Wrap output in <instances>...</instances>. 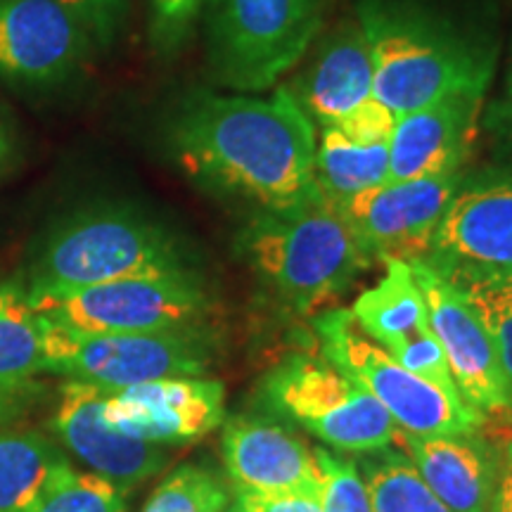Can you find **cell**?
I'll list each match as a JSON object with an SVG mask.
<instances>
[{
    "mask_svg": "<svg viewBox=\"0 0 512 512\" xmlns=\"http://www.w3.org/2000/svg\"><path fill=\"white\" fill-rule=\"evenodd\" d=\"M169 147L192 181L259 211L323 200L313 176L316 128L287 88L271 98L192 93L171 121Z\"/></svg>",
    "mask_w": 512,
    "mask_h": 512,
    "instance_id": "1",
    "label": "cell"
},
{
    "mask_svg": "<svg viewBox=\"0 0 512 512\" xmlns=\"http://www.w3.org/2000/svg\"><path fill=\"white\" fill-rule=\"evenodd\" d=\"M361 29L373 60V98L394 117L460 88H489L494 50L448 24L380 0H363Z\"/></svg>",
    "mask_w": 512,
    "mask_h": 512,
    "instance_id": "2",
    "label": "cell"
},
{
    "mask_svg": "<svg viewBox=\"0 0 512 512\" xmlns=\"http://www.w3.org/2000/svg\"><path fill=\"white\" fill-rule=\"evenodd\" d=\"M256 278L297 313L349 290L370 259L325 200L283 211H259L240 235Z\"/></svg>",
    "mask_w": 512,
    "mask_h": 512,
    "instance_id": "3",
    "label": "cell"
},
{
    "mask_svg": "<svg viewBox=\"0 0 512 512\" xmlns=\"http://www.w3.org/2000/svg\"><path fill=\"white\" fill-rule=\"evenodd\" d=\"M195 273L164 226L131 209H91L60 223L29 268L27 292Z\"/></svg>",
    "mask_w": 512,
    "mask_h": 512,
    "instance_id": "4",
    "label": "cell"
},
{
    "mask_svg": "<svg viewBox=\"0 0 512 512\" xmlns=\"http://www.w3.org/2000/svg\"><path fill=\"white\" fill-rule=\"evenodd\" d=\"M214 76L261 93L292 72L323 24L325 0H207Z\"/></svg>",
    "mask_w": 512,
    "mask_h": 512,
    "instance_id": "5",
    "label": "cell"
},
{
    "mask_svg": "<svg viewBox=\"0 0 512 512\" xmlns=\"http://www.w3.org/2000/svg\"><path fill=\"white\" fill-rule=\"evenodd\" d=\"M313 330L323 358L366 387L401 432L420 434H472L482 427L484 413L463 396L446 394L432 382L413 375L387 349L373 342L356 325L347 309L318 313Z\"/></svg>",
    "mask_w": 512,
    "mask_h": 512,
    "instance_id": "6",
    "label": "cell"
},
{
    "mask_svg": "<svg viewBox=\"0 0 512 512\" xmlns=\"http://www.w3.org/2000/svg\"><path fill=\"white\" fill-rule=\"evenodd\" d=\"M48 323L86 335L197 330L209 297L195 273L126 278L64 292H27Z\"/></svg>",
    "mask_w": 512,
    "mask_h": 512,
    "instance_id": "7",
    "label": "cell"
},
{
    "mask_svg": "<svg viewBox=\"0 0 512 512\" xmlns=\"http://www.w3.org/2000/svg\"><path fill=\"white\" fill-rule=\"evenodd\" d=\"M264 401L313 437L344 453L396 444L399 427L384 406L330 361L292 356L264 380Z\"/></svg>",
    "mask_w": 512,
    "mask_h": 512,
    "instance_id": "8",
    "label": "cell"
},
{
    "mask_svg": "<svg viewBox=\"0 0 512 512\" xmlns=\"http://www.w3.org/2000/svg\"><path fill=\"white\" fill-rule=\"evenodd\" d=\"M209 358L200 330L86 335L43 318V373L102 389H124L166 377H202Z\"/></svg>",
    "mask_w": 512,
    "mask_h": 512,
    "instance_id": "9",
    "label": "cell"
},
{
    "mask_svg": "<svg viewBox=\"0 0 512 512\" xmlns=\"http://www.w3.org/2000/svg\"><path fill=\"white\" fill-rule=\"evenodd\" d=\"M422 261L453 287L512 283V171L463 176Z\"/></svg>",
    "mask_w": 512,
    "mask_h": 512,
    "instance_id": "10",
    "label": "cell"
},
{
    "mask_svg": "<svg viewBox=\"0 0 512 512\" xmlns=\"http://www.w3.org/2000/svg\"><path fill=\"white\" fill-rule=\"evenodd\" d=\"M465 171L382 183L330 204L373 259H422Z\"/></svg>",
    "mask_w": 512,
    "mask_h": 512,
    "instance_id": "11",
    "label": "cell"
},
{
    "mask_svg": "<svg viewBox=\"0 0 512 512\" xmlns=\"http://www.w3.org/2000/svg\"><path fill=\"white\" fill-rule=\"evenodd\" d=\"M93 38L57 0H0V81L60 86L79 72Z\"/></svg>",
    "mask_w": 512,
    "mask_h": 512,
    "instance_id": "12",
    "label": "cell"
},
{
    "mask_svg": "<svg viewBox=\"0 0 512 512\" xmlns=\"http://www.w3.org/2000/svg\"><path fill=\"white\" fill-rule=\"evenodd\" d=\"M105 392L107 425L159 446L207 437L226 418V389L207 377H166Z\"/></svg>",
    "mask_w": 512,
    "mask_h": 512,
    "instance_id": "13",
    "label": "cell"
},
{
    "mask_svg": "<svg viewBox=\"0 0 512 512\" xmlns=\"http://www.w3.org/2000/svg\"><path fill=\"white\" fill-rule=\"evenodd\" d=\"M408 264L460 396L479 413L503 408L508 403V382L482 320L467 304L463 292L446 283L425 261L413 259Z\"/></svg>",
    "mask_w": 512,
    "mask_h": 512,
    "instance_id": "14",
    "label": "cell"
},
{
    "mask_svg": "<svg viewBox=\"0 0 512 512\" xmlns=\"http://www.w3.org/2000/svg\"><path fill=\"white\" fill-rule=\"evenodd\" d=\"M486 88H460L396 117L387 183L465 171L479 136Z\"/></svg>",
    "mask_w": 512,
    "mask_h": 512,
    "instance_id": "15",
    "label": "cell"
},
{
    "mask_svg": "<svg viewBox=\"0 0 512 512\" xmlns=\"http://www.w3.org/2000/svg\"><path fill=\"white\" fill-rule=\"evenodd\" d=\"M105 399L107 392L98 384L67 380L60 387V403L50 427L69 453L128 494L162 470L166 451L107 425L102 413Z\"/></svg>",
    "mask_w": 512,
    "mask_h": 512,
    "instance_id": "16",
    "label": "cell"
},
{
    "mask_svg": "<svg viewBox=\"0 0 512 512\" xmlns=\"http://www.w3.org/2000/svg\"><path fill=\"white\" fill-rule=\"evenodd\" d=\"M223 463L238 491L256 494H318L313 451L275 422L230 418L221 439Z\"/></svg>",
    "mask_w": 512,
    "mask_h": 512,
    "instance_id": "17",
    "label": "cell"
},
{
    "mask_svg": "<svg viewBox=\"0 0 512 512\" xmlns=\"http://www.w3.org/2000/svg\"><path fill=\"white\" fill-rule=\"evenodd\" d=\"M396 444L448 510L489 512L498 448L482 432L420 437L399 430Z\"/></svg>",
    "mask_w": 512,
    "mask_h": 512,
    "instance_id": "18",
    "label": "cell"
},
{
    "mask_svg": "<svg viewBox=\"0 0 512 512\" xmlns=\"http://www.w3.org/2000/svg\"><path fill=\"white\" fill-rule=\"evenodd\" d=\"M290 93L320 128L339 124L373 98V60L361 24L332 31Z\"/></svg>",
    "mask_w": 512,
    "mask_h": 512,
    "instance_id": "19",
    "label": "cell"
},
{
    "mask_svg": "<svg viewBox=\"0 0 512 512\" xmlns=\"http://www.w3.org/2000/svg\"><path fill=\"white\" fill-rule=\"evenodd\" d=\"M384 266V278L356 299L351 316L373 342L394 356L432 328L411 264L403 259H384Z\"/></svg>",
    "mask_w": 512,
    "mask_h": 512,
    "instance_id": "20",
    "label": "cell"
},
{
    "mask_svg": "<svg viewBox=\"0 0 512 512\" xmlns=\"http://www.w3.org/2000/svg\"><path fill=\"white\" fill-rule=\"evenodd\" d=\"M43 373V318L27 290L0 283V415L19 411Z\"/></svg>",
    "mask_w": 512,
    "mask_h": 512,
    "instance_id": "21",
    "label": "cell"
},
{
    "mask_svg": "<svg viewBox=\"0 0 512 512\" xmlns=\"http://www.w3.org/2000/svg\"><path fill=\"white\" fill-rule=\"evenodd\" d=\"M69 460L34 430H0V512H36Z\"/></svg>",
    "mask_w": 512,
    "mask_h": 512,
    "instance_id": "22",
    "label": "cell"
},
{
    "mask_svg": "<svg viewBox=\"0 0 512 512\" xmlns=\"http://www.w3.org/2000/svg\"><path fill=\"white\" fill-rule=\"evenodd\" d=\"M313 176L320 197L337 204L358 192L387 183L389 176V143L358 145L332 126L320 128L316 143Z\"/></svg>",
    "mask_w": 512,
    "mask_h": 512,
    "instance_id": "23",
    "label": "cell"
},
{
    "mask_svg": "<svg viewBox=\"0 0 512 512\" xmlns=\"http://www.w3.org/2000/svg\"><path fill=\"white\" fill-rule=\"evenodd\" d=\"M356 463L368 484L373 512H451L401 448L363 453Z\"/></svg>",
    "mask_w": 512,
    "mask_h": 512,
    "instance_id": "24",
    "label": "cell"
},
{
    "mask_svg": "<svg viewBox=\"0 0 512 512\" xmlns=\"http://www.w3.org/2000/svg\"><path fill=\"white\" fill-rule=\"evenodd\" d=\"M230 491L216 472L202 465H181L157 486L140 512H223Z\"/></svg>",
    "mask_w": 512,
    "mask_h": 512,
    "instance_id": "25",
    "label": "cell"
},
{
    "mask_svg": "<svg viewBox=\"0 0 512 512\" xmlns=\"http://www.w3.org/2000/svg\"><path fill=\"white\" fill-rule=\"evenodd\" d=\"M36 512H126V491L95 472L64 465Z\"/></svg>",
    "mask_w": 512,
    "mask_h": 512,
    "instance_id": "26",
    "label": "cell"
},
{
    "mask_svg": "<svg viewBox=\"0 0 512 512\" xmlns=\"http://www.w3.org/2000/svg\"><path fill=\"white\" fill-rule=\"evenodd\" d=\"M320 484V512H373L370 491L358 463L330 453L328 448H313Z\"/></svg>",
    "mask_w": 512,
    "mask_h": 512,
    "instance_id": "27",
    "label": "cell"
},
{
    "mask_svg": "<svg viewBox=\"0 0 512 512\" xmlns=\"http://www.w3.org/2000/svg\"><path fill=\"white\" fill-rule=\"evenodd\" d=\"M482 320L494 344L503 377L512 387V283H475L456 287Z\"/></svg>",
    "mask_w": 512,
    "mask_h": 512,
    "instance_id": "28",
    "label": "cell"
},
{
    "mask_svg": "<svg viewBox=\"0 0 512 512\" xmlns=\"http://www.w3.org/2000/svg\"><path fill=\"white\" fill-rule=\"evenodd\" d=\"M207 0H150V41L157 53L171 55L188 41Z\"/></svg>",
    "mask_w": 512,
    "mask_h": 512,
    "instance_id": "29",
    "label": "cell"
},
{
    "mask_svg": "<svg viewBox=\"0 0 512 512\" xmlns=\"http://www.w3.org/2000/svg\"><path fill=\"white\" fill-rule=\"evenodd\" d=\"M394 124H396L394 112H389L380 100L370 98L368 102H363L358 110L351 112L349 117H344L332 128H337L342 136H347L358 145H377V143H389Z\"/></svg>",
    "mask_w": 512,
    "mask_h": 512,
    "instance_id": "30",
    "label": "cell"
},
{
    "mask_svg": "<svg viewBox=\"0 0 512 512\" xmlns=\"http://www.w3.org/2000/svg\"><path fill=\"white\" fill-rule=\"evenodd\" d=\"M88 36L98 43H110L117 34L126 0H57Z\"/></svg>",
    "mask_w": 512,
    "mask_h": 512,
    "instance_id": "31",
    "label": "cell"
},
{
    "mask_svg": "<svg viewBox=\"0 0 512 512\" xmlns=\"http://www.w3.org/2000/svg\"><path fill=\"white\" fill-rule=\"evenodd\" d=\"M235 508L240 512H320V496L238 491V496H235Z\"/></svg>",
    "mask_w": 512,
    "mask_h": 512,
    "instance_id": "32",
    "label": "cell"
},
{
    "mask_svg": "<svg viewBox=\"0 0 512 512\" xmlns=\"http://www.w3.org/2000/svg\"><path fill=\"white\" fill-rule=\"evenodd\" d=\"M486 128L494 136L496 152L508 166L505 171H512V67L508 72V81H505L503 98L491 107L489 117H486Z\"/></svg>",
    "mask_w": 512,
    "mask_h": 512,
    "instance_id": "33",
    "label": "cell"
},
{
    "mask_svg": "<svg viewBox=\"0 0 512 512\" xmlns=\"http://www.w3.org/2000/svg\"><path fill=\"white\" fill-rule=\"evenodd\" d=\"M498 448V475L489 512H512V441L494 444Z\"/></svg>",
    "mask_w": 512,
    "mask_h": 512,
    "instance_id": "34",
    "label": "cell"
},
{
    "mask_svg": "<svg viewBox=\"0 0 512 512\" xmlns=\"http://www.w3.org/2000/svg\"><path fill=\"white\" fill-rule=\"evenodd\" d=\"M479 430H486L484 437L491 441V444H501V441H512V387L508 389V403L498 411L484 413L482 427Z\"/></svg>",
    "mask_w": 512,
    "mask_h": 512,
    "instance_id": "35",
    "label": "cell"
},
{
    "mask_svg": "<svg viewBox=\"0 0 512 512\" xmlns=\"http://www.w3.org/2000/svg\"><path fill=\"white\" fill-rule=\"evenodd\" d=\"M12 155V145H10V136L8 131H5V126L0 124V169H3L5 164H8V159Z\"/></svg>",
    "mask_w": 512,
    "mask_h": 512,
    "instance_id": "36",
    "label": "cell"
},
{
    "mask_svg": "<svg viewBox=\"0 0 512 512\" xmlns=\"http://www.w3.org/2000/svg\"><path fill=\"white\" fill-rule=\"evenodd\" d=\"M223 512H240L238 508H235V505H228V508L226 510H223Z\"/></svg>",
    "mask_w": 512,
    "mask_h": 512,
    "instance_id": "37",
    "label": "cell"
}]
</instances>
